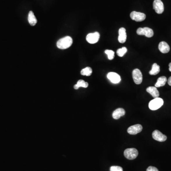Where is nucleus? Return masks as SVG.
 Segmentation results:
<instances>
[{
  "label": "nucleus",
  "instance_id": "obj_19",
  "mask_svg": "<svg viewBox=\"0 0 171 171\" xmlns=\"http://www.w3.org/2000/svg\"><path fill=\"white\" fill-rule=\"evenodd\" d=\"M92 73V69L90 67H86L85 69H82L81 71V74L83 76H90Z\"/></svg>",
  "mask_w": 171,
  "mask_h": 171
},
{
  "label": "nucleus",
  "instance_id": "obj_21",
  "mask_svg": "<svg viewBox=\"0 0 171 171\" xmlns=\"http://www.w3.org/2000/svg\"><path fill=\"white\" fill-rule=\"evenodd\" d=\"M105 53L107 55L108 59L109 60H112L115 57V53L112 50H106L105 51Z\"/></svg>",
  "mask_w": 171,
  "mask_h": 171
},
{
  "label": "nucleus",
  "instance_id": "obj_17",
  "mask_svg": "<svg viewBox=\"0 0 171 171\" xmlns=\"http://www.w3.org/2000/svg\"><path fill=\"white\" fill-rule=\"evenodd\" d=\"M167 81V78L165 76H162V77H160L157 79V82L155 84V87L156 88H159V87L164 86L166 84Z\"/></svg>",
  "mask_w": 171,
  "mask_h": 171
},
{
  "label": "nucleus",
  "instance_id": "obj_16",
  "mask_svg": "<svg viewBox=\"0 0 171 171\" xmlns=\"http://www.w3.org/2000/svg\"><path fill=\"white\" fill-rule=\"evenodd\" d=\"M28 20L29 23L31 25L34 26L36 25L37 22V19L32 11H30L29 13Z\"/></svg>",
  "mask_w": 171,
  "mask_h": 171
},
{
  "label": "nucleus",
  "instance_id": "obj_3",
  "mask_svg": "<svg viewBox=\"0 0 171 171\" xmlns=\"http://www.w3.org/2000/svg\"><path fill=\"white\" fill-rule=\"evenodd\" d=\"M138 152L135 148H128L124 151V156L129 160H134L138 156Z\"/></svg>",
  "mask_w": 171,
  "mask_h": 171
},
{
  "label": "nucleus",
  "instance_id": "obj_25",
  "mask_svg": "<svg viewBox=\"0 0 171 171\" xmlns=\"http://www.w3.org/2000/svg\"><path fill=\"white\" fill-rule=\"evenodd\" d=\"M168 83L169 85L171 86V77L169 78L168 80Z\"/></svg>",
  "mask_w": 171,
  "mask_h": 171
},
{
  "label": "nucleus",
  "instance_id": "obj_23",
  "mask_svg": "<svg viewBox=\"0 0 171 171\" xmlns=\"http://www.w3.org/2000/svg\"><path fill=\"white\" fill-rule=\"evenodd\" d=\"M110 171H123L121 167L118 166H112L110 167Z\"/></svg>",
  "mask_w": 171,
  "mask_h": 171
},
{
  "label": "nucleus",
  "instance_id": "obj_27",
  "mask_svg": "<svg viewBox=\"0 0 171 171\" xmlns=\"http://www.w3.org/2000/svg\"><path fill=\"white\" fill-rule=\"evenodd\" d=\"M169 70L171 72V62L169 63Z\"/></svg>",
  "mask_w": 171,
  "mask_h": 171
},
{
  "label": "nucleus",
  "instance_id": "obj_13",
  "mask_svg": "<svg viewBox=\"0 0 171 171\" xmlns=\"http://www.w3.org/2000/svg\"><path fill=\"white\" fill-rule=\"evenodd\" d=\"M125 110L122 108H118L113 112L112 114L113 118L115 119H118L120 117L124 116L125 115Z\"/></svg>",
  "mask_w": 171,
  "mask_h": 171
},
{
  "label": "nucleus",
  "instance_id": "obj_12",
  "mask_svg": "<svg viewBox=\"0 0 171 171\" xmlns=\"http://www.w3.org/2000/svg\"><path fill=\"white\" fill-rule=\"evenodd\" d=\"M119 36L118 40L121 43H124L126 41V29L124 28H121L118 31Z\"/></svg>",
  "mask_w": 171,
  "mask_h": 171
},
{
  "label": "nucleus",
  "instance_id": "obj_4",
  "mask_svg": "<svg viewBox=\"0 0 171 171\" xmlns=\"http://www.w3.org/2000/svg\"><path fill=\"white\" fill-rule=\"evenodd\" d=\"M137 33L139 35H144L147 38H151L154 34L153 30L148 27L139 28L137 29Z\"/></svg>",
  "mask_w": 171,
  "mask_h": 171
},
{
  "label": "nucleus",
  "instance_id": "obj_10",
  "mask_svg": "<svg viewBox=\"0 0 171 171\" xmlns=\"http://www.w3.org/2000/svg\"><path fill=\"white\" fill-rule=\"evenodd\" d=\"M152 137L153 139L159 142H164L167 139L166 135L163 134L161 132L158 130H156L153 132Z\"/></svg>",
  "mask_w": 171,
  "mask_h": 171
},
{
  "label": "nucleus",
  "instance_id": "obj_18",
  "mask_svg": "<svg viewBox=\"0 0 171 171\" xmlns=\"http://www.w3.org/2000/svg\"><path fill=\"white\" fill-rule=\"evenodd\" d=\"M160 68L159 66L156 63H154L152 66V69L149 71V74L151 75H156L159 73Z\"/></svg>",
  "mask_w": 171,
  "mask_h": 171
},
{
  "label": "nucleus",
  "instance_id": "obj_2",
  "mask_svg": "<svg viewBox=\"0 0 171 171\" xmlns=\"http://www.w3.org/2000/svg\"><path fill=\"white\" fill-rule=\"evenodd\" d=\"M163 105V100L162 98L159 97L155 98L149 103V108L152 110L158 109Z\"/></svg>",
  "mask_w": 171,
  "mask_h": 171
},
{
  "label": "nucleus",
  "instance_id": "obj_5",
  "mask_svg": "<svg viewBox=\"0 0 171 171\" xmlns=\"http://www.w3.org/2000/svg\"><path fill=\"white\" fill-rule=\"evenodd\" d=\"M132 77L136 84H140L143 81V75L140 70L135 69L132 72Z\"/></svg>",
  "mask_w": 171,
  "mask_h": 171
},
{
  "label": "nucleus",
  "instance_id": "obj_22",
  "mask_svg": "<svg viewBox=\"0 0 171 171\" xmlns=\"http://www.w3.org/2000/svg\"><path fill=\"white\" fill-rule=\"evenodd\" d=\"M77 85L78 87V88L83 87V88H87L88 86V82H86L85 81L83 80H82V79H81V80H79V81H78L77 83Z\"/></svg>",
  "mask_w": 171,
  "mask_h": 171
},
{
  "label": "nucleus",
  "instance_id": "obj_14",
  "mask_svg": "<svg viewBox=\"0 0 171 171\" xmlns=\"http://www.w3.org/2000/svg\"><path fill=\"white\" fill-rule=\"evenodd\" d=\"M159 50L163 53H167L170 51V47L165 41L160 42L158 46Z\"/></svg>",
  "mask_w": 171,
  "mask_h": 171
},
{
  "label": "nucleus",
  "instance_id": "obj_9",
  "mask_svg": "<svg viewBox=\"0 0 171 171\" xmlns=\"http://www.w3.org/2000/svg\"><path fill=\"white\" fill-rule=\"evenodd\" d=\"M107 78L113 84H118L121 81V77L118 73L110 72L107 74Z\"/></svg>",
  "mask_w": 171,
  "mask_h": 171
},
{
  "label": "nucleus",
  "instance_id": "obj_7",
  "mask_svg": "<svg viewBox=\"0 0 171 171\" xmlns=\"http://www.w3.org/2000/svg\"><path fill=\"white\" fill-rule=\"evenodd\" d=\"M100 34L98 32L89 33L86 37L87 41L90 44H95L100 40Z\"/></svg>",
  "mask_w": 171,
  "mask_h": 171
},
{
  "label": "nucleus",
  "instance_id": "obj_24",
  "mask_svg": "<svg viewBox=\"0 0 171 171\" xmlns=\"http://www.w3.org/2000/svg\"><path fill=\"white\" fill-rule=\"evenodd\" d=\"M146 171H159L156 167L153 166H149L147 169Z\"/></svg>",
  "mask_w": 171,
  "mask_h": 171
},
{
  "label": "nucleus",
  "instance_id": "obj_1",
  "mask_svg": "<svg viewBox=\"0 0 171 171\" xmlns=\"http://www.w3.org/2000/svg\"><path fill=\"white\" fill-rule=\"evenodd\" d=\"M73 43V40L69 36H66L57 41V46L59 49L64 50L68 49Z\"/></svg>",
  "mask_w": 171,
  "mask_h": 171
},
{
  "label": "nucleus",
  "instance_id": "obj_11",
  "mask_svg": "<svg viewBox=\"0 0 171 171\" xmlns=\"http://www.w3.org/2000/svg\"><path fill=\"white\" fill-rule=\"evenodd\" d=\"M142 129H143V127L142 125L140 124H137V125L130 126L128 128V132L129 134L135 135L137 134L138 133L142 131Z\"/></svg>",
  "mask_w": 171,
  "mask_h": 171
},
{
  "label": "nucleus",
  "instance_id": "obj_20",
  "mask_svg": "<svg viewBox=\"0 0 171 171\" xmlns=\"http://www.w3.org/2000/svg\"><path fill=\"white\" fill-rule=\"evenodd\" d=\"M127 51H128V50L126 49V48L124 47H122V48L118 49L117 50V51H116V53H117V55L119 57H122L126 53Z\"/></svg>",
  "mask_w": 171,
  "mask_h": 171
},
{
  "label": "nucleus",
  "instance_id": "obj_15",
  "mask_svg": "<svg viewBox=\"0 0 171 171\" xmlns=\"http://www.w3.org/2000/svg\"><path fill=\"white\" fill-rule=\"evenodd\" d=\"M147 92L150 94L153 98L158 97L159 93L156 87H149L146 88Z\"/></svg>",
  "mask_w": 171,
  "mask_h": 171
},
{
  "label": "nucleus",
  "instance_id": "obj_26",
  "mask_svg": "<svg viewBox=\"0 0 171 171\" xmlns=\"http://www.w3.org/2000/svg\"><path fill=\"white\" fill-rule=\"evenodd\" d=\"M74 88H75V90H78V88H78V87L77 84H76L75 85H74Z\"/></svg>",
  "mask_w": 171,
  "mask_h": 171
},
{
  "label": "nucleus",
  "instance_id": "obj_8",
  "mask_svg": "<svg viewBox=\"0 0 171 171\" xmlns=\"http://www.w3.org/2000/svg\"><path fill=\"white\" fill-rule=\"evenodd\" d=\"M153 8L158 14H162L164 11V5L161 0H155L153 3Z\"/></svg>",
  "mask_w": 171,
  "mask_h": 171
},
{
  "label": "nucleus",
  "instance_id": "obj_6",
  "mask_svg": "<svg viewBox=\"0 0 171 171\" xmlns=\"http://www.w3.org/2000/svg\"><path fill=\"white\" fill-rule=\"evenodd\" d=\"M130 17L132 20L135 22H140L146 19V15L144 13L133 11L130 13Z\"/></svg>",
  "mask_w": 171,
  "mask_h": 171
}]
</instances>
